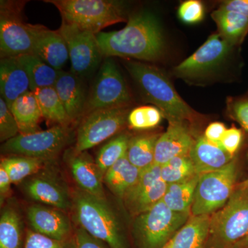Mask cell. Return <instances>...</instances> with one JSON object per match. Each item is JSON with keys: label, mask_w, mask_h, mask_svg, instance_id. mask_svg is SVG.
<instances>
[{"label": "cell", "mask_w": 248, "mask_h": 248, "mask_svg": "<svg viewBox=\"0 0 248 248\" xmlns=\"http://www.w3.org/2000/svg\"><path fill=\"white\" fill-rule=\"evenodd\" d=\"M102 56L130 58L155 61L161 58L164 40L157 19L149 13H140L129 19L121 30L97 33Z\"/></svg>", "instance_id": "obj_1"}, {"label": "cell", "mask_w": 248, "mask_h": 248, "mask_svg": "<svg viewBox=\"0 0 248 248\" xmlns=\"http://www.w3.org/2000/svg\"><path fill=\"white\" fill-rule=\"evenodd\" d=\"M126 68L147 100L161 110L169 123L187 124L197 120V113L178 94L167 77L156 67L130 62Z\"/></svg>", "instance_id": "obj_2"}, {"label": "cell", "mask_w": 248, "mask_h": 248, "mask_svg": "<svg viewBox=\"0 0 248 248\" xmlns=\"http://www.w3.org/2000/svg\"><path fill=\"white\" fill-rule=\"evenodd\" d=\"M73 202L80 228L110 248H129L122 226L107 200L79 190Z\"/></svg>", "instance_id": "obj_3"}, {"label": "cell", "mask_w": 248, "mask_h": 248, "mask_svg": "<svg viewBox=\"0 0 248 248\" xmlns=\"http://www.w3.org/2000/svg\"><path fill=\"white\" fill-rule=\"evenodd\" d=\"M248 232V186L236 184L226 205L211 215L205 248H233Z\"/></svg>", "instance_id": "obj_4"}, {"label": "cell", "mask_w": 248, "mask_h": 248, "mask_svg": "<svg viewBox=\"0 0 248 248\" xmlns=\"http://www.w3.org/2000/svg\"><path fill=\"white\" fill-rule=\"evenodd\" d=\"M191 216L173 211L160 201L151 210L138 215L133 234L137 248H164Z\"/></svg>", "instance_id": "obj_5"}, {"label": "cell", "mask_w": 248, "mask_h": 248, "mask_svg": "<svg viewBox=\"0 0 248 248\" xmlns=\"http://www.w3.org/2000/svg\"><path fill=\"white\" fill-rule=\"evenodd\" d=\"M56 6L62 21L94 34L117 23L125 22L123 8L118 1L108 0H50Z\"/></svg>", "instance_id": "obj_6"}, {"label": "cell", "mask_w": 248, "mask_h": 248, "mask_svg": "<svg viewBox=\"0 0 248 248\" xmlns=\"http://www.w3.org/2000/svg\"><path fill=\"white\" fill-rule=\"evenodd\" d=\"M237 177L236 158L221 169L201 174L191 215H211L223 208L234 192Z\"/></svg>", "instance_id": "obj_7"}, {"label": "cell", "mask_w": 248, "mask_h": 248, "mask_svg": "<svg viewBox=\"0 0 248 248\" xmlns=\"http://www.w3.org/2000/svg\"><path fill=\"white\" fill-rule=\"evenodd\" d=\"M71 130L67 125H56L46 130L29 135H18L5 142L4 153L47 160L55 157L69 143Z\"/></svg>", "instance_id": "obj_8"}, {"label": "cell", "mask_w": 248, "mask_h": 248, "mask_svg": "<svg viewBox=\"0 0 248 248\" xmlns=\"http://www.w3.org/2000/svg\"><path fill=\"white\" fill-rule=\"evenodd\" d=\"M127 107L98 109L86 114L78 130L75 151L83 153L116 135L128 121Z\"/></svg>", "instance_id": "obj_9"}, {"label": "cell", "mask_w": 248, "mask_h": 248, "mask_svg": "<svg viewBox=\"0 0 248 248\" xmlns=\"http://www.w3.org/2000/svg\"><path fill=\"white\" fill-rule=\"evenodd\" d=\"M131 101L130 91L115 62L103 63L86 102V114L98 109L127 107Z\"/></svg>", "instance_id": "obj_10"}, {"label": "cell", "mask_w": 248, "mask_h": 248, "mask_svg": "<svg viewBox=\"0 0 248 248\" xmlns=\"http://www.w3.org/2000/svg\"><path fill=\"white\" fill-rule=\"evenodd\" d=\"M12 4L1 3V58H17L32 54L33 48L34 25L23 22L19 16V7Z\"/></svg>", "instance_id": "obj_11"}, {"label": "cell", "mask_w": 248, "mask_h": 248, "mask_svg": "<svg viewBox=\"0 0 248 248\" xmlns=\"http://www.w3.org/2000/svg\"><path fill=\"white\" fill-rule=\"evenodd\" d=\"M58 31L68 46L72 73L79 77L94 71L102 56L97 34L64 21Z\"/></svg>", "instance_id": "obj_12"}, {"label": "cell", "mask_w": 248, "mask_h": 248, "mask_svg": "<svg viewBox=\"0 0 248 248\" xmlns=\"http://www.w3.org/2000/svg\"><path fill=\"white\" fill-rule=\"evenodd\" d=\"M167 187L168 184L161 179V166L153 164L141 170L138 180L122 200L128 211L137 217L162 200Z\"/></svg>", "instance_id": "obj_13"}, {"label": "cell", "mask_w": 248, "mask_h": 248, "mask_svg": "<svg viewBox=\"0 0 248 248\" xmlns=\"http://www.w3.org/2000/svg\"><path fill=\"white\" fill-rule=\"evenodd\" d=\"M232 46L218 32L206 40L195 53L174 68L181 78H196L207 73L223 61Z\"/></svg>", "instance_id": "obj_14"}, {"label": "cell", "mask_w": 248, "mask_h": 248, "mask_svg": "<svg viewBox=\"0 0 248 248\" xmlns=\"http://www.w3.org/2000/svg\"><path fill=\"white\" fill-rule=\"evenodd\" d=\"M27 215L32 229L39 234L59 241L74 236L71 221L62 210L35 204L28 208Z\"/></svg>", "instance_id": "obj_15"}, {"label": "cell", "mask_w": 248, "mask_h": 248, "mask_svg": "<svg viewBox=\"0 0 248 248\" xmlns=\"http://www.w3.org/2000/svg\"><path fill=\"white\" fill-rule=\"evenodd\" d=\"M195 143L187 124L169 123L155 145L154 164L162 166L173 158L190 155Z\"/></svg>", "instance_id": "obj_16"}, {"label": "cell", "mask_w": 248, "mask_h": 248, "mask_svg": "<svg viewBox=\"0 0 248 248\" xmlns=\"http://www.w3.org/2000/svg\"><path fill=\"white\" fill-rule=\"evenodd\" d=\"M32 54L58 71H62L69 59L68 46L59 31L41 25H34Z\"/></svg>", "instance_id": "obj_17"}, {"label": "cell", "mask_w": 248, "mask_h": 248, "mask_svg": "<svg viewBox=\"0 0 248 248\" xmlns=\"http://www.w3.org/2000/svg\"><path fill=\"white\" fill-rule=\"evenodd\" d=\"M30 80L17 58H3L0 62V93L8 107L30 92Z\"/></svg>", "instance_id": "obj_18"}, {"label": "cell", "mask_w": 248, "mask_h": 248, "mask_svg": "<svg viewBox=\"0 0 248 248\" xmlns=\"http://www.w3.org/2000/svg\"><path fill=\"white\" fill-rule=\"evenodd\" d=\"M70 169L81 190L98 198L106 200L102 186L103 176L91 156L83 153H72L68 156Z\"/></svg>", "instance_id": "obj_19"}, {"label": "cell", "mask_w": 248, "mask_h": 248, "mask_svg": "<svg viewBox=\"0 0 248 248\" xmlns=\"http://www.w3.org/2000/svg\"><path fill=\"white\" fill-rule=\"evenodd\" d=\"M26 191L32 200L62 211L68 210L73 205L66 189L49 176L32 178L27 183Z\"/></svg>", "instance_id": "obj_20"}, {"label": "cell", "mask_w": 248, "mask_h": 248, "mask_svg": "<svg viewBox=\"0 0 248 248\" xmlns=\"http://www.w3.org/2000/svg\"><path fill=\"white\" fill-rule=\"evenodd\" d=\"M54 88L71 121L77 120L84 113L86 97L79 77L62 70Z\"/></svg>", "instance_id": "obj_21"}, {"label": "cell", "mask_w": 248, "mask_h": 248, "mask_svg": "<svg viewBox=\"0 0 248 248\" xmlns=\"http://www.w3.org/2000/svg\"><path fill=\"white\" fill-rule=\"evenodd\" d=\"M190 156L200 175L221 169L235 158L221 144L209 141L204 136L196 140Z\"/></svg>", "instance_id": "obj_22"}, {"label": "cell", "mask_w": 248, "mask_h": 248, "mask_svg": "<svg viewBox=\"0 0 248 248\" xmlns=\"http://www.w3.org/2000/svg\"><path fill=\"white\" fill-rule=\"evenodd\" d=\"M211 215L191 216L171 239L172 248H205Z\"/></svg>", "instance_id": "obj_23"}, {"label": "cell", "mask_w": 248, "mask_h": 248, "mask_svg": "<svg viewBox=\"0 0 248 248\" xmlns=\"http://www.w3.org/2000/svg\"><path fill=\"white\" fill-rule=\"evenodd\" d=\"M141 170L131 164L127 153L104 174V182L111 192L123 200L127 192L138 180Z\"/></svg>", "instance_id": "obj_24"}, {"label": "cell", "mask_w": 248, "mask_h": 248, "mask_svg": "<svg viewBox=\"0 0 248 248\" xmlns=\"http://www.w3.org/2000/svg\"><path fill=\"white\" fill-rule=\"evenodd\" d=\"M17 121L21 135H29L41 131L39 122L42 114L35 94L32 91L16 99L11 108Z\"/></svg>", "instance_id": "obj_25"}, {"label": "cell", "mask_w": 248, "mask_h": 248, "mask_svg": "<svg viewBox=\"0 0 248 248\" xmlns=\"http://www.w3.org/2000/svg\"><path fill=\"white\" fill-rule=\"evenodd\" d=\"M17 58L27 71L30 80L31 91L54 87L60 71L55 69L32 54Z\"/></svg>", "instance_id": "obj_26"}, {"label": "cell", "mask_w": 248, "mask_h": 248, "mask_svg": "<svg viewBox=\"0 0 248 248\" xmlns=\"http://www.w3.org/2000/svg\"><path fill=\"white\" fill-rule=\"evenodd\" d=\"M200 177L198 174L183 182L169 184L163 202L173 211L191 214Z\"/></svg>", "instance_id": "obj_27"}, {"label": "cell", "mask_w": 248, "mask_h": 248, "mask_svg": "<svg viewBox=\"0 0 248 248\" xmlns=\"http://www.w3.org/2000/svg\"><path fill=\"white\" fill-rule=\"evenodd\" d=\"M212 16L218 26L219 33L231 45L241 42L248 33V17L243 15L220 8Z\"/></svg>", "instance_id": "obj_28"}, {"label": "cell", "mask_w": 248, "mask_h": 248, "mask_svg": "<svg viewBox=\"0 0 248 248\" xmlns=\"http://www.w3.org/2000/svg\"><path fill=\"white\" fill-rule=\"evenodd\" d=\"M32 92L35 94L44 118L57 125L68 126L72 121L68 117L55 88L37 89Z\"/></svg>", "instance_id": "obj_29"}, {"label": "cell", "mask_w": 248, "mask_h": 248, "mask_svg": "<svg viewBox=\"0 0 248 248\" xmlns=\"http://www.w3.org/2000/svg\"><path fill=\"white\" fill-rule=\"evenodd\" d=\"M20 217L14 209L6 208L0 217V248H24Z\"/></svg>", "instance_id": "obj_30"}, {"label": "cell", "mask_w": 248, "mask_h": 248, "mask_svg": "<svg viewBox=\"0 0 248 248\" xmlns=\"http://www.w3.org/2000/svg\"><path fill=\"white\" fill-rule=\"evenodd\" d=\"M159 135H140L129 142L127 156L139 169L143 170L154 164L155 145Z\"/></svg>", "instance_id": "obj_31"}, {"label": "cell", "mask_w": 248, "mask_h": 248, "mask_svg": "<svg viewBox=\"0 0 248 248\" xmlns=\"http://www.w3.org/2000/svg\"><path fill=\"white\" fill-rule=\"evenodd\" d=\"M46 161L30 156L13 155L1 159L0 166L8 173L12 184H18L38 172Z\"/></svg>", "instance_id": "obj_32"}, {"label": "cell", "mask_w": 248, "mask_h": 248, "mask_svg": "<svg viewBox=\"0 0 248 248\" xmlns=\"http://www.w3.org/2000/svg\"><path fill=\"white\" fill-rule=\"evenodd\" d=\"M130 139L126 134H122L111 140L98 152L95 163L104 177L108 170L126 154Z\"/></svg>", "instance_id": "obj_33"}, {"label": "cell", "mask_w": 248, "mask_h": 248, "mask_svg": "<svg viewBox=\"0 0 248 248\" xmlns=\"http://www.w3.org/2000/svg\"><path fill=\"white\" fill-rule=\"evenodd\" d=\"M198 174L190 155L173 158L161 166V179L168 185L187 180Z\"/></svg>", "instance_id": "obj_34"}, {"label": "cell", "mask_w": 248, "mask_h": 248, "mask_svg": "<svg viewBox=\"0 0 248 248\" xmlns=\"http://www.w3.org/2000/svg\"><path fill=\"white\" fill-rule=\"evenodd\" d=\"M162 117V113L158 108L146 106L132 110L128 114V122L132 128L146 130L157 126Z\"/></svg>", "instance_id": "obj_35"}, {"label": "cell", "mask_w": 248, "mask_h": 248, "mask_svg": "<svg viewBox=\"0 0 248 248\" xmlns=\"http://www.w3.org/2000/svg\"><path fill=\"white\" fill-rule=\"evenodd\" d=\"M24 248H76V246L74 237L59 241L29 230L26 233Z\"/></svg>", "instance_id": "obj_36"}, {"label": "cell", "mask_w": 248, "mask_h": 248, "mask_svg": "<svg viewBox=\"0 0 248 248\" xmlns=\"http://www.w3.org/2000/svg\"><path fill=\"white\" fill-rule=\"evenodd\" d=\"M19 135L17 121L3 98L0 97V141L6 142Z\"/></svg>", "instance_id": "obj_37"}, {"label": "cell", "mask_w": 248, "mask_h": 248, "mask_svg": "<svg viewBox=\"0 0 248 248\" xmlns=\"http://www.w3.org/2000/svg\"><path fill=\"white\" fill-rule=\"evenodd\" d=\"M178 15L181 20L186 24H197L203 19V5L197 0L184 1L179 6Z\"/></svg>", "instance_id": "obj_38"}, {"label": "cell", "mask_w": 248, "mask_h": 248, "mask_svg": "<svg viewBox=\"0 0 248 248\" xmlns=\"http://www.w3.org/2000/svg\"><path fill=\"white\" fill-rule=\"evenodd\" d=\"M243 134L240 129L232 127L227 129L221 141V146L230 154L234 156L242 141Z\"/></svg>", "instance_id": "obj_39"}, {"label": "cell", "mask_w": 248, "mask_h": 248, "mask_svg": "<svg viewBox=\"0 0 248 248\" xmlns=\"http://www.w3.org/2000/svg\"><path fill=\"white\" fill-rule=\"evenodd\" d=\"M73 237L76 248H110L105 243L93 237L80 227L75 230Z\"/></svg>", "instance_id": "obj_40"}, {"label": "cell", "mask_w": 248, "mask_h": 248, "mask_svg": "<svg viewBox=\"0 0 248 248\" xmlns=\"http://www.w3.org/2000/svg\"><path fill=\"white\" fill-rule=\"evenodd\" d=\"M233 114L245 130L248 131V99H241L235 103L233 107Z\"/></svg>", "instance_id": "obj_41"}, {"label": "cell", "mask_w": 248, "mask_h": 248, "mask_svg": "<svg viewBox=\"0 0 248 248\" xmlns=\"http://www.w3.org/2000/svg\"><path fill=\"white\" fill-rule=\"evenodd\" d=\"M226 130L224 124L220 122H214L207 127L204 137L209 141L221 144L222 138Z\"/></svg>", "instance_id": "obj_42"}, {"label": "cell", "mask_w": 248, "mask_h": 248, "mask_svg": "<svg viewBox=\"0 0 248 248\" xmlns=\"http://www.w3.org/2000/svg\"><path fill=\"white\" fill-rule=\"evenodd\" d=\"M221 9L237 13L248 17V0H231L225 1Z\"/></svg>", "instance_id": "obj_43"}, {"label": "cell", "mask_w": 248, "mask_h": 248, "mask_svg": "<svg viewBox=\"0 0 248 248\" xmlns=\"http://www.w3.org/2000/svg\"><path fill=\"white\" fill-rule=\"evenodd\" d=\"M12 184L9 174L5 170L4 168L0 166V197L1 203H3L6 196L9 195L11 185Z\"/></svg>", "instance_id": "obj_44"}, {"label": "cell", "mask_w": 248, "mask_h": 248, "mask_svg": "<svg viewBox=\"0 0 248 248\" xmlns=\"http://www.w3.org/2000/svg\"><path fill=\"white\" fill-rule=\"evenodd\" d=\"M233 248H248V232L243 239L234 245Z\"/></svg>", "instance_id": "obj_45"}, {"label": "cell", "mask_w": 248, "mask_h": 248, "mask_svg": "<svg viewBox=\"0 0 248 248\" xmlns=\"http://www.w3.org/2000/svg\"><path fill=\"white\" fill-rule=\"evenodd\" d=\"M164 248H172V246H171V242H170V241L169 244L166 245V246H165V247Z\"/></svg>", "instance_id": "obj_46"}, {"label": "cell", "mask_w": 248, "mask_h": 248, "mask_svg": "<svg viewBox=\"0 0 248 248\" xmlns=\"http://www.w3.org/2000/svg\"><path fill=\"white\" fill-rule=\"evenodd\" d=\"M244 182L245 184H246V185L248 186V179H246V180L244 181Z\"/></svg>", "instance_id": "obj_47"}]
</instances>
